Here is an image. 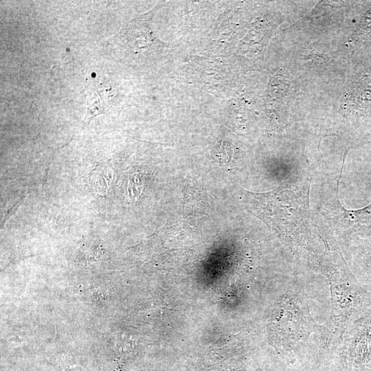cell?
<instances>
[{
    "instance_id": "1",
    "label": "cell",
    "mask_w": 371,
    "mask_h": 371,
    "mask_svg": "<svg viewBox=\"0 0 371 371\" xmlns=\"http://www.w3.org/2000/svg\"><path fill=\"white\" fill-rule=\"evenodd\" d=\"M359 260L364 276L371 284V238L363 242L359 251Z\"/></svg>"
}]
</instances>
